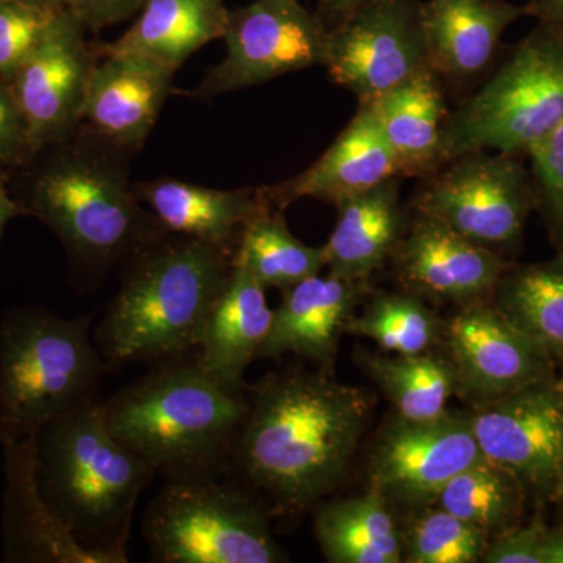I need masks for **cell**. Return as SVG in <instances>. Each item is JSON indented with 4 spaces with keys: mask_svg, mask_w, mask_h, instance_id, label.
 I'll use <instances>...</instances> for the list:
<instances>
[{
    "mask_svg": "<svg viewBox=\"0 0 563 563\" xmlns=\"http://www.w3.org/2000/svg\"><path fill=\"white\" fill-rule=\"evenodd\" d=\"M493 307L558 363L563 355V258L512 265L493 292Z\"/></svg>",
    "mask_w": 563,
    "mask_h": 563,
    "instance_id": "f1b7e54d",
    "label": "cell"
},
{
    "mask_svg": "<svg viewBox=\"0 0 563 563\" xmlns=\"http://www.w3.org/2000/svg\"><path fill=\"white\" fill-rule=\"evenodd\" d=\"M468 413L410 421L396 417L385 426L369 455V487L390 506L418 510L431 506L459 473L483 462Z\"/></svg>",
    "mask_w": 563,
    "mask_h": 563,
    "instance_id": "4fadbf2b",
    "label": "cell"
},
{
    "mask_svg": "<svg viewBox=\"0 0 563 563\" xmlns=\"http://www.w3.org/2000/svg\"><path fill=\"white\" fill-rule=\"evenodd\" d=\"M554 504H558V506H561L563 509V457H562L561 484H559L558 498H555Z\"/></svg>",
    "mask_w": 563,
    "mask_h": 563,
    "instance_id": "ee69618b",
    "label": "cell"
},
{
    "mask_svg": "<svg viewBox=\"0 0 563 563\" xmlns=\"http://www.w3.org/2000/svg\"><path fill=\"white\" fill-rule=\"evenodd\" d=\"M328 36L325 22L298 0H254L229 10L222 35L228 55L190 95L213 99L322 66Z\"/></svg>",
    "mask_w": 563,
    "mask_h": 563,
    "instance_id": "8fae6325",
    "label": "cell"
},
{
    "mask_svg": "<svg viewBox=\"0 0 563 563\" xmlns=\"http://www.w3.org/2000/svg\"><path fill=\"white\" fill-rule=\"evenodd\" d=\"M390 262L404 290L424 301L457 307L492 301L504 273L514 265L498 252L418 213L407 222Z\"/></svg>",
    "mask_w": 563,
    "mask_h": 563,
    "instance_id": "2e32d148",
    "label": "cell"
},
{
    "mask_svg": "<svg viewBox=\"0 0 563 563\" xmlns=\"http://www.w3.org/2000/svg\"><path fill=\"white\" fill-rule=\"evenodd\" d=\"M92 69L81 121L121 150H135L150 135L172 92L176 70L125 52L103 51Z\"/></svg>",
    "mask_w": 563,
    "mask_h": 563,
    "instance_id": "e0dca14e",
    "label": "cell"
},
{
    "mask_svg": "<svg viewBox=\"0 0 563 563\" xmlns=\"http://www.w3.org/2000/svg\"><path fill=\"white\" fill-rule=\"evenodd\" d=\"M141 203L166 232L199 240L235 255L246 222L272 203L263 188L217 190L176 179L135 185Z\"/></svg>",
    "mask_w": 563,
    "mask_h": 563,
    "instance_id": "44dd1931",
    "label": "cell"
},
{
    "mask_svg": "<svg viewBox=\"0 0 563 563\" xmlns=\"http://www.w3.org/2000/svg\"><path fill=\"white\" fill-rule=\"evenodd\" d=\"M233 262L265 288L284 291L325 268L324 246L312 247L296 239L280 209L263 207L244 225Z\"/></svg>",
    "mask_w": 563,
    "mask_h": 563,
    "instance_id": "f546056e",
    "label": "cell"
},
{
    "mask_svg": "<svg viewBox=\"0 0 563 563\" xmlns=\"http://www.w3.org/2000/svg\"><path fill=\"white\" fill-rule=\"evenodd\" d=\"M391 177H399V174L390 146L372 107L358 106L346 129L312 166L290 180L263 187V191L280 210L303 198L339 206Z\"/></svg>",
    "mask_w": 563,
    "mask_h": 563,
    "instance_id": "d6986e66",
    "label": "cell"
},
{
    "mask_svg": "<svg viewBox=\"0 0 563 563\" xmlns=\"http://www.w3.org/2000/svg\"><path fill=\"white\" fill-rule=\"evenodd\" d=\"M401 177L352 196L336 207L339 218L325 243V268L344 280L368 284L391 261L407 229Z\"/></svg>",
    "mask_w": 563,
    "mask_h": 563,
    "instance_id": "7402d4cb",
    "label": "cell"
},
{
    "mask_svg": "<svg viewBox=\"0 0 563 563\" xmlns=\"http://www.w3.org/2000/svg\"><path fill=\"white\" fill-rule=\"evenodd\" d=\"M266 288L233 262L231 276L203 329L196 362L217 383L242 391L244 369L258 352L273 322Z\"/></svg>",
    "mask_w": 563,
    "mask_h": 563,
    "instance_id": "603a6c76",
    "label": "cell"
},
{
    "mask_svg": "<svg viewBox=\"0 0 563 563\" xmlns=\"http://www.w3.org/2000/svg\"><path fill=\"white\" fill-rule=\"evenodd\" d=\"M366 290L368 284L317 274L282 291L280 306L273 312L272 329L257 358L295 354L331 372L340 336Z\"/></svg>",
    "mask_w": 563,
    "mask_h": 563,
    "instance_id": "ffe728a7",
    "label": "cell"
},
{
    "mask_svg": "<svg viewBox=\"0 0 563 563\" xmlns=\"http://www.w3.org/2000/svg\"><path fill=\"white\" fill-rule=\"evenodd\" d=\"M402 536V562H483L490 537L435 506L415 510Z\"/></svg>",
    "mask_w": 563,
    "mask_h": 563,
    "instance_id": "d6a6232c",
    "label": "cell"
},
{
    "mask_svg": "<svg viewBox=\"0 0 563 563\" xmlns=\"http://www.w3.org/2000/svg\"><path fill=\"white\" fill-rule=\"evenodd\" d=\"M87 32L73 11H58L49 31L9 80L27 124L31 155L68 140L81 121L99 60Z\"/></svg>",
    "mask_w": 563,
    "mask_h": 563,
    "instance_id": "5bb4252c",
    "label": "cell"
},
{
    "mask_svg": "<svg viewBox=\"0 0 563 563\" xmlns=\"http://www.w3.org/2000/svg\"><path fill=\"white\" fill-rule=\"evenodd\" d=\"M90 133L35 177L25 211L46 222L77 262L101 269L166 231L141 203L113 154L118 146Z\"/></svg>",
    "mask_w": 563,
    "mask_h": 563,
    "instance_id": "5b68a950",
    "label": "cell"
},
{
    "mask_svg": "<svg viewBox=\"0 0 563 563\" xmlns=\"http://www.w3.org/2000/svg\"><path fill=\"white\" fill-rule=\"evenodd\" d=\"M91 317L38 310L11 313L0 325V435H36L52 420L92 401L106 368L91 342Z\"/></svg>",
    "mask_w": 563,
    "mask_h": 563,
    "instance_id": "8992f818",
    "label": "cell"
},
{
    "mask_svg": "<svg viewBox=\"0 0 563 563\" xmlns=\"http://www.w3.org/2000/svg\"><path fill=\"white\" fill-rule=\"evenodd\" d=\"M444 88L442 79L428 69L368 103L401 179L424 180L443 168L440 146L450 113Z\"/></svg>",
    "mask_w": 563,
    "mask_h": 563,
    "instance_id": "cb8c5ba5",
    "label": "cell"
},
{
    "mask_svg": "<svg viewBox=\"0 0 563 563\" xmlns=\"http://www.w3.org/2000/svg\"><path fill=\"white\" fill-rule=\"evenodd\" d=\"M390 504L369 487L357 498L322 504L314 512V539L332 563L402 562V536Z\"/></svg>",
    "mask_w": 563,
    "mask_h": 563,
    "instance_id": "4316f807",
    "label": "cell"
},
{
    "mask_svg": "<svg viewBox=\"0 0 563 563\" xmlns=\"http://www.w3.org/2000/svg\"><path fill=\"white\" fill-rule=\"evenodd\" d=\"M444 324L413 292H377L362 314H352L346 332L373 340L393 354L415 355L442 343Z\"/></svg>",
    "mask_w": 563,
    "mask_h": 563,
    "instance_id": "1f68e13d",
    "label": "cell"
},
{
    "mask_svg": "<svg viewBox=\"0 0 563 563\" xmlns=\"http://www.w3.org/2000/svg\"><path fill=\"white\" fill-rule=\"evenodd\" d=\"M224 0H147L131 29L103 51L139 54L177 70L196 51L222 38Z\"/></svg>",
    "mask_w": 563,
    "mask_h": 563,
    "instance_id": "484cf974",
    "label": "cell"
},
{
    "mask_svg": "<svg viewBox=\"0 0 563 563\" xmlns=\"http://www.w3.org/2000/svg\"><path fill=\"white\" fill-rule=\"evenodd\" d=\"M22 5L36 7V9L63 10L69 9L70 0H9Z\"/></svg>",
    "mask_w": 563,
    "mask_h": 563,
    "instance_id": "b9f144b4",
    "label": "cell"
},
{
    "mask_svg": "<svg viewBox=\"0 0 563 563\" xmlns=\"http://www.w3.org/2000/svg\"><path fill=\"white\" fill-rule=\"evenodd\" d=\"M555 384L563 391V355L559 358L558 363H555Z\"/></svg>",
    "mask_w": 563,
    "mask_h": 563,
    "instance_id": "7bdbcfd3",
    "label": "cell"
},
{
    "mask_svg": "<svg viewBox=\"0 0 563 563\" xmlns=\"http://www.w3.org/2000/svg\"><path fill=\"white\" fill-rule=\"evenodd\" d=\"M536 206L531 169L521 155L492 151L446 163L421 180L412 199L415 213L504 257L520 246Z\"/></svg>",
    "mask_w": 563,
    "mask_h": 563,
    "instance_id": "9c48e42d",
    "label": "cell"
},
{
    "mask_svg": "<svg viewBox=\"0 0 563 563\" xmlns=\"http://www.w3.org/2000/svg\"><path fill=\"white\" fill-rule=\"evenodd\" d=\"M481 453L507 470L539 503H555L563 457V391L555 379L473 407Z\"/></svg>",
    "mask_w": 563,
    "mask_h": 563,
    "instance_id": "7c38bea8",
    "label": "cell"
},
{
    "mask_svg": "<svg viewBox=\"0 0 563 563\" xmlns=\"http://www.w3.org/2000/svg\"><path fill=\"white\" fill-rule=\"evenodd\" d=\"M563 121V29L537 22L442 129L443 166L472 152L528 155Z\"/></svg>",
    "mask_w": 563,
    "mask_h": 563,
    "instance_id": "52a82bcc",
    "label": "cell"
},
{
    "mask_svg": "<svg viewBox=\"0 0 563 563\" xmlns=\"http://www.w3.org/2000/svg\"><path fill=\"white\" fill-rule=\"evenodd\" d=\"M147 0H70L69 10L87 31L99 32L135 16Z\"/></svg>",
    "mask_w": 563,
    "mask_h": 563,
    "instance_id": "74e56055",
    "label": "cell"
},
{
    "mask_svg": "<svg viewBox=\"0 0 563 563\" xmlns=\"http://www.w3.org/2000/svg\"><path fill=\"white\" fill-rule=\"evenodd\" d=\"M523 7L525 16L563 29V0H529Z\"/></svg>",
    "mask_w": 563,
    "mask_h": 563,
    "instance_id": "f35d334b",
    "label": "cell"
},
{
    "mask_svg": "<svg viewBox=\"0 0 563 563\" xmlns=\"http://www.w3.org/2000/svg\"><path fill=\"white\" fill-rule=\"evenodd\" d=\"M111 433L166 481L217 476L246 415L242 391L196 358L168 365L103 402Z\"/></svg>",
    "mask_w": 563,
    "mask_h": 563,
    "instance_id": "277c9868",
    "label": "cell"
},
{
    "mask_svg": "<svg viewBox=\"0 0 563 563\" xmlns=\"http://www.w3.org/2000/svg\"><path fill=\"white\" fill-rule=\"evenodd\" d=\"M10 448V547L33 561L107 563L77 542L41 495L36 435L5 443Z\"/></svg>",
    "mask_w": 563,
    "mask_h": 563,
    "instance_id": "d4e9b609",
    "label": "cell"
},
{
    "mask_svg": "<svg viewBox=\"0 0 563 563\" xmlns=\"http://www.w3.org/2000/svg\"><path fill=\"white\" fill-rule=\"evenodd\" d=\"M25 213H27V211H25L24 207L11 199L9 190H7L5 176L0 173V235H2L7 222Z\"/></svg>",
    "mask_w": 563,
    "mask_h": 563,
    "instance_id": "60d3db41",
    "label": "cell"
},
{
    "mask_svg": "<svg viewBox=\"0 0 563 563\" xmlns=\"http://www.w3.org/2000/svg\"><path fill=\"white\" fill-rule=\"evenodd\" d=\"M355 358L395 407L396 417L404 420L442 417L450 399L457 395V379L446 352L388 355L358 351Z\"/></svg>",
    "mask_w": 563,
    "mask_h": 563,
    "instance_id": "83f0119b",
    "label": "cell"
},
{
    "mask_svg": "<svg viewBox=\"0 0 563 563\" xmlns=\"http://www.w3.org/2000/svg\"><path fill=\"white\" fill-rule=\"evenodd\" d=\"M369 413L368 395L325 369L272 374L255 387L229 459L282 512H301L342 481Z\"/></svg>",
    "mask_w": 563,
    "mask_h": 563,
    "instance_id": "6da1fadb",
    "label": "cell"
},
{
    "mask_svg": "<svg viewBox=\"0 0 563 563\" xmlns=\"http://www.w3.org/2000/svg\"><path fill=\"white\" fill-rule=\"evenodd\" d=\"M368 0H318V16L332 27Z\"/></svg>",
    "mask_w": 563,
    "mask_h": 563,
    "instance_id": "ab89813d",
    "label": "cell"
},
{
    "mask_svg": "<svg viewBox=\"0 0 563 563\" xmlns=\"http://www.w3.org/2000/svg\"><path fill=\"white\" fill-rule=\"evenodd\" d=\"M143 537L161 563H277L268 512L214 476L166 481L143 520Z\"/></svg>",
    "mask_w": 563,
    "mask_h": 563,
    "instance_id": "ba28073f",
    "label": "cell"
},
{
    "mask_svg": "<svg viewBox=\"0 0 563 563\" xmlns=\"http://www.w3.org/2000/svg\"><path fill=\"white\" fill-rule=\"evenodd\" d=\"M528 498L512 473L484 459L444 485L431 506L455 515L492 540L523 521Z\"/></svg>",
    "mask_w": 563,
    "mask_h": 563,
    "instance_id": "4dcf8cb0",
    "label": "cell"
},
{
    "mask_svg": "<svg viewBox=\"0 0 563 563\" xmlns=\"http://www.w3.org/2000/svg\"><path fill=\"white\" fill-rule=\"evenodd\" d=\"M44 501L77 542L107 563H125L133 514L154 472L111 433L98 399L36 433Z\"/></svg>",
    "mask_w": 563,
    "mask_h": 563,
    "instance_id": "3957f363",
    "label": "cell"
},
{
    "mask_svg": "<svg viewBox=\"0 0 563 563\" xmlns=\"http://www.w3.org/2000/svg\"><path fill=\"white\" fill-rule=\"evenodd\" d=\"M329 77L368 106L431 69L421 0H368L329 27Z\"/></svg>",
    "mask_w": 563,
    "mask_h": 563,
    "instance_id": "30bf717a",
    "label": "cell"
},
{
    "mask_svg": "<svg viewBox=\"0 0 563 563\" xmlns=\"http://www.w3.org/2000/svg\"><path fill=\"white\" fill-rule=\"evenodd\" d=\"M31 155L27 124L9 80L0 77V166L13 165Z\"/></svg>",
    "mask_w": 563,
    "mask_h": 563,
    "instance_id": "8d00e7d4",
    "label": "cell"
},
{
    "mask_svg": "<svg viewBox=\"0 0 563 563\" xmlns=\"http://www.w3.org/2000/svg\"><path fill=\"white\" fill-rule=\"evenodd\" d=\"M60 10L0 0V77L10 80L35 51Z\"/></svg>",
    "mask_w": 563,
    "mask_h": 563,
    "instance_id": "d590c367",
    "label": "cell"
},
{
    "mask_svg": "<svg viewBox=\"0 0 563 563\" xmlns=\"http://www.w3.org/2000/svg\"><path fill=\"white\" fill-rule=\"evenodd\" d=\"M536 209L543 214L551 243L563 258V121L528 152Z\"/></svg>",
    "mask_w": 563,
    "mask_h": 563,
    "instance_id": "836d02e7",
    "label": "cell"
},
{
    "mask_svg": "<svg viewBox=\"0 0 563 563\" xmlns=\"http://www.w3.org/2000/svg\"><path fill=\"white\" fill-rule=\"evenodd\" d=\"M422 27L429 65L444 87H468L492 68L507 29L525 7L507 0H426Z\"/></svg>",
    "mask_w": 563,
    "mask_h": 563,
    "instance_id": "ac0fdd59",
    "label": "cell"
},
{
    "mask_svg": "<svg viewBox=\"0 0 563 563\" xmlns=\"http://www.w3.org/2000/svg\"><path fill=\"white\" fill-rule=\"evenodd\" d=\"M442 343L457 396L472 407L555 379L554 358L504 320L490 301L459 307L444 324Z\"/></svg>",
    "mask_w": 563,
    "mask_h": 563,
    "instance_id": "9a60e30c",
    "label": "cell"
},
{
    "mask_svg": "<svg viewBox=\"0 0 563 563\" xmlns=\"http://www.w3.org/2000/svg\"><path fill=\"white\" fill-rule=\"evenodd\" d=\"M231 252L163 232L129 261L96 344L107 366L173 362L198 350L233 268Z\"/></svg>",
    "mask_w": 563,
    "mask_h": 563,
    "instance_id": "7a4b0ae2",
    "label": "cell"
},
{
    "mask_svg": "<svg viewBox=\"0 0 563 563\" xmlns=\"http://www.w3.org/2000/svg\"><path fill=\"white\" fill-rule=\"evenodd\" d=\"M487 563H563V521L548 526L537 510L531 521L493 537L485 551Z\"/></svg>",
    "mask_w": 563,
    "mask_h": 563,
    "instance_id": "e575fe53",
    "label": "cell"
}]
</instances>
